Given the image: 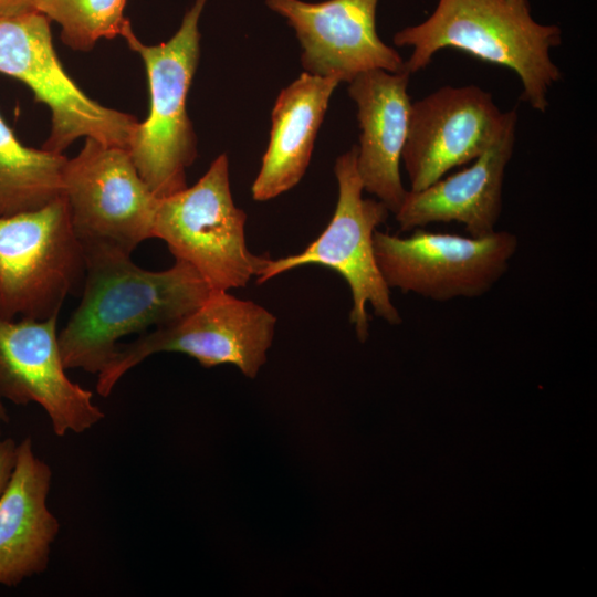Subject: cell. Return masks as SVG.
Instances as JSON below:
<instances>
[{
	"label": "cell",
	"mask_w": 597,
	"mask_h": 597,
	"mask_svg": "<svg viewBox=\"0 0 597 597\" xmlns=\"http://www.w3.org/2000/svg\"><path fill=\"white\" fill-rule=\"evenodd\" d=\"M8 422H9V413L3 402L0 401V438H1L2 427L8 425Z\"/></svg>",
	"instance_id": "22"
},
{
	"label": "cell",
	"mask_w": 597,
	"mask_h": 597,
	"mask_svg": "<svg viewBox=\"0 0 597 597\" xmlns=\"http://www.w3.org/2000/svg\"><path fill=\"white\" fill-rule=\"evenodd\" d=\"M407 71L370 70L348 82L357 105L360 128L357 171L364 190L396 213L408 190L400 176V161L408 133L411 101Z\"/></svg>",
	"instance_id": "14"
},
{
	"label": "cell",
	"mask_w": 597,
	"mask_h": 597,
	"mask_svg": "<svg viewBox=\"0 0 597 597\" xmlns=\"http://www.w3.org/2000/svg\"><path fill=\"white\" fill-rule=\"evenodd\" d=\"M127 0H33V9L61 27L63 43L88 51L101 39L122 35L129 22L124 17Z\"/></svg>",
	"instance_id": "19"
},
{
	"label": "cell",
	"mask_w": 597,
	"mask_h": 597,
	"mask_svg": "<svg viewBox=\"0 0 597 597\" xmlns=\"http://www.w3.org/2000/svg\"><path fill=\"white\" fill-rule=\"evenodd\" d=\"M18 443L12 438H0V494L14 467Z\"/></svg>",
	"instance_id": "20"
},
{
	"label": "cell",
	"mask_w": 597,
	"mask_h": 597,
	"mask_svg": "<svg viewBox=\"0 0 597 597\" xmlns=\"http://www.w3.org/2000/svg\"><path fill=\"white\" fill-rule=\"evenodd\" d=\"M356 161L357 145L335 161L338 198L324 231L300 253L270 259L256 282L264 283L304 265L334 270L349 286L353 302L349 322L364 343L369 335L367 304L376 316L390 325H399L401 316L391 301L390 289L380 274L374 252V232L387 220L389 210L378 199L363 197L364 187Z\"/></svg>",
	"instance_id": "5"
},
{
	"label": "cell",
	"mask_w": 597,
	"mask_h": 597,
	"mask_svg": "<svg viewBox=\"0 0 597 597\" xmlns=\"http://www.w3.org/2000/svg\"><path fill=\"white\" fill-rule=\"evenodd\" d=\"M207 0H196L167 42L144 44L128 22L121 36L138 53L147 72L150 108L137 123L127 150L158 198L187 187L186 169L197 157V139L186 101L200 56L199 19Z\"/></svg>",
	"instance_id": "3"
},
{
	"label": "cell",
	"mask_w": 597,
	"mask_h": 597,
	"mask_svg": "<svg viewBox=\"0 0 597 597\" xmlns=\"http://www.w3.org/2000/svg\"><path fill=\"white\" fill-rule=\"evenodd\" d=\"M341 81L303 73L279 94L271 133L252 197L266 201L292 189L304 176L329 98Z\"/></svg>",
	"instance_id": "17"
},
{
	"label": "cell",
	"mask_w": 597,
	"mask_h": 597,
	"mask_svg": "<svg viewBox=\"0 0 597 597\" xmlns=\"http://www.w3.org/2000/svg\"><path fill=\"white\" fill-rule=\"evenodd\" d=\"M275 326L276 317L258 303L229 291H211L184 317L118 345L97 374L96 391L107 397L127 371L161 352L186 354L206 368L231 364L247 377L255 378L266 360Z\"/></svg>",
	"instance_id": "7"
},
{
	"label": "cell",
	"mask_w": 597,
	"mask_h": 597,
	"mask_svg": "<svg viewBox=\"0 0 597 597\" xmlns=\"http://www.w3.org/2000/svg\"><path fill=\"white\" fill-rule=\"evenodd\" d=\"M295 30L305 72L349 82L359 73H399L405 61L376 30L378 0H265Z\"/></svg>",
	"instance_id": "13"
},
{
	"label": "cell",
	"mask_w": 597,
	"mask_h": 597,
	"mask_svg": "<svg viewBox=\"0 0 597 597\" xmlns=\"http://www.w3.org/2000/svg\"><path fill=\"white\" fill-rule=\"evenodd\" d=\"M62 154L21 144L0 115V218L40 209L63 196Z\"/></svg>",
	"instance_id": "18"
},
{
	"label": "cell",
	"mask_w": 597,
	"mask_h": 597,
	"mask_svg": "<svg viewBox=\"0 0 597 597\" xmlns=\"http://www.w3.org/2000/svg\"><path fill=\"white\" fill-rule=\"evenodd\" d=\"M0 73L24 83L51 111L43 148L62 154L80 137L127 148L136 124L129 114L90 98L55 54L50 20L38 11L0 17Z\"/></svg>",
	"instance_id": "8"
},
{
	"label": "cell",
	"mask_w": 597,
	"mask_h": 597,
	"mask_svg": "<svg viewBox=\"0 0 597 597\" xmlns=\"http://www.w3.org/2000/svg\"><path fill=\"white\" fill-rule=\"evenodd\" d=\"M32 10L33 0H0V17H12Z\"/></svg>",
	"instance_id": "21"
},
{
	"label": "cell",
	"mask_w": 597,
	"mask_h": 597,
	"mask_svg": "<svg viewBox=\"0 0 597 597\" xmlns=\"http://www.w3.org/2000/svg\"><path fill=\"white\" fill-rule=\"evenodd\" d=\"M57 317H0V401L39 405L54 433L63 437L91 429L105 415L93 401V394L66 375Z\"/></svg>",
	"instance_id": "12"
},
{
	"label": "cell",
	"mask_w": 597,
	"mask_h": 597,
	"mask_svg": "<svg viewBox=\"0 0 597 597\" xmlns=\"http://www.w3.org/2000/svg\"><path fill=\"white\" fill-rule=\"evenodd\" d=\"M373 241L389 289L437 302L488 293L506 273L519 245L509 231L476 238L420 228L405 238L376 230Z\"/></svg>",
	"instance_id": "9"
},
{
	"label": "cell",
	"mask_w": 597,
	"mask_h": 597,
	"mask_svg": "<svg viewBox=\"0 0 597 597\" xmlns=\"http://www.w3.org/2000/svg\"><path fill=\"white\" fill-rule=\"evenodd\" d=\"M516 123L515 108L502 112L492 94L476 85H446L411 102L401 156L410 190L472 163Z\"/></svg>",
	"instance_id": "11"
},
{
	"label": "cell",
	"mask_w": 597,
	"mask_h": 597,
	"mask_svg": "<svg viewBox=\"0 0 597 597\" xmlns=\"http://www.w3.org/2000/svg\"><path fill=\"white\" fill-rule=\"evenodd\" d=\"M394 43L412 49L405 62L409 74L426 69L444 49L506 67L520 78L521 100L541 113L562 77L551 56L562 43V30L537 22L528 0H438L425 21L397 31Z\"/></svg>",
	"instance_id": "2"
},
{
	"label": "cell",
	"mask_w": 597,
	"mask_h": 597,
	"mask_svg": "<svg viewBox=\"0 0 597 597\" xmlns=\"http://www.w3.org/2000/svg\"><path fill=\"white\" fill-rule=\"evenodd\" d=\"M86 259L63 196L46 206L0 218V317L59 316L84 283Z\"/></svg>",
	"instance_id": "6"
},
{
	"label": "cell",
	"mask_w": 597,
	"mask_h": 597,
	"mask_svg": "<svg viewBox=\"0 0 597 597\" xmlns=\"http://www.w3.org/2000/svg\"><path fill=\"white\" fill-rule=\"evenodd\" d=\"M63 197L83 249L132 254L154 238L159 198L139 176L127 148L85 138L78 155L65 164Z\"/></svg>",
	"instance_id": "10"
},
{
	"label": "cell",
	"mask_w": 597,
	"mask_h": 597,
	"mask_svg": "<svg viewBox=\"0 0 597 597\" xmlns=\"http://www.w3.org/2000/svg\"><path fill=\"white\" fill-rule=\"evenodd\" d=\"M51 481L50 467L25 437L18 443L13 470L0 494V585L17 586L48 568L60 531L46 503Z\"/></svg>",
	"instance_id": "15"
},
{
	"label": "cell",
	"mask_w": 597,
	"mask_h": 597,
	"mask_svg": "<svg viewBox=\"0 0 597 597\" xmlns=\"http://www.w3.org/2000/svg\"><path fill=\"white\" fill-rule=\"evenodd\" d=\"M245 222V212L233 202L222 154L192 187L159 198L154 238L165 241L175 260L191 265L211 291H230L258 277L271 259L248 249Z\"/></svg>",
	"instance_id": "4"
},
{
	"label": "cell",
	"mask_w": 597,
	"mask_h": 597,
	"mask_svg": "<svg viewBox=\"0 0 597 597\" xmlns=\"http://www.w3.org/2000/svg\"><path fill=\"white\" fill-rule=\"evenodd\" d=\"M515 132L516 126H512L496 144L462 170L421 190H409L395 213L400 231L437 222L462 223L469 235L476 238L496 231Z\"/></svg>",
	"instance_id": "16"
},
{
	"label": "cell",
	"mask_w": 597,
	"mask_h": 597,
	"mask_svg": "<svg viewBox=\"0 0 597 597\" xmlns=\"http://www.w3.org/2000/svg\"><path fill=\"white\" fill-rule=\"evenodd\" d=\"M84 253L82 298L59 332L66 369L98 374L121 338L184 317L211 292L198 272L180 260L167 270L149 271L121 250L95 247L84 248Z\"/></svg>",
	"instance_id": "1"
}]
</instances>
